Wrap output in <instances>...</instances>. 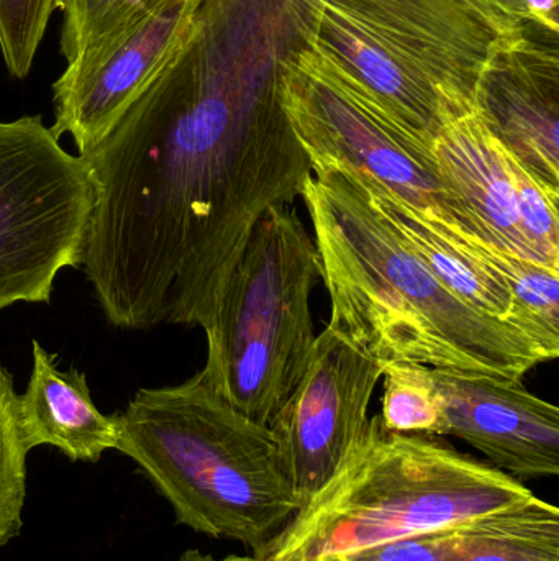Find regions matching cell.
Here are the masks:
<instances>
[{
	"label": "cell",
	"instance_id": "6da1fadb",
	"mask_svg": "<svg viewBox=\"0 0 559 561\" xmlns=\"http://www.w3.org/2000/svg\"><path fill=\"white\" fill-rule=\"evenodd\" d=\"M279 75L194 33L82 160L95 187L79 270L117 329L207 330L256 224L302 196L311 161Z\"/></svg>",
	"mask_w": 559,
	"mask_h": 561
},
{
	"label": "cell",
	"instance_id": "7a4b0ae2",
	"mask_svg": "<svg viewBox=\"0 0 559 561\" xmlns=\"http://www.w3.org/2000/svg\"><path fill=\"white\" fill-rule=\"evenodd\" d=\"M301 197L330 296V322L384 366L416 363L522 379L554 359L524 330L450 293L350 174L314 171Z\"/></svg>",
	"mask_w": 559,
	"mask_h": 561
},
{
	"label": "cell",
	"instance_id": "3957f363",
	"mask_svg": "<svg viewBox=\"0 0 559 561\" xmlns=\"http://www.w3.org/2000/svg\"><path fill=\"white\" fill-rule=\"evenodd\" d=\"M118 431L117 450L171 504L177 524L242 543L256 559L302 507L269 427L235 411L200 371L138 389Z\"/></svg>",
	"mask_w": 559,
	"mask_h": 561
},
{
	"label": "cell",
	"instance_id": "277c9868",
	"mask_svg": "<svg viewBox=\"0 0 559 561\" xmlns=\"http://www.w3.org/2000/svg\"><path fill=\"white\" fill-rule=\"evenodd\" d=\"M534 497L521 480L492 465L430 435L397 434L376 415L340 470L258 560L347 556L449 529Z\"/></svg>",
	"mask_w": 559,
	"mask_h": 561
},
{
	"label": "cell",
	"instance_id": "5b68a950",
	"mask_svg": "<svg viewBox=\"0 0 559 561\" xmlns=\"http://www.w3.org/2000/svg\"><path fill=\"white\" fill-rule=\"evenodd\" d=\"M321 259L298 210L272 207L256 224L206 330L207 385L268 427L301 381L315 335L311 297Z\"/></svg>",
	"mask_w": 559,
	"mask_h": 561
},
{
	"label": "cell",
	"instance_id": "8992f818",
	"mask_svg": "<svg viewBox=\"0 0 559 561\" xmlns=\"http://www.w3.org/2000/svg\"><path fill=\"white\" fill-rule=\"evenodd\" d=\"M302 42L350 69L410 130L443 125V92L475 101L496 35L456 0H286Z\"/></svg>",
	"mask_w": 559,
	"mask_h": 561
},
{
	"label": "cell",
	"instance_id": "52a82bcc",
	"mask_svg": "<svg viewBox=\"0 0 559 561\" xmlns=\"http://www.w3.org/2000/svg\"><path fill=\"white\" fill-rule=\"evenodd\" d=\"M279 99L312 173L338 170L370 181L429 219L473 237L432 145L393 114L337 59L302 42L279 72Z\"/></svg>",
	"mask_w": 559,
	"mask_h": 561
},
{
	"label": "cell",
	"instance_id": "ba28073f",
	"mask_svg": "<svg viewBox=\"0 0 559 561\" xmlns=\"http://www.w3.org/2000/svg\"><path fill=\"white\" fill-rule=\"evenodd\" d=\"M94 203L88 164L42 115L0 122V312L48 304L59 273L79 270Z\"/></svg>",
	"mask_w": 559,
	"mask_h": 561
},
{
	"label": "cell",
	"instance_id": "9c48e42d",
	"mask_svg": "<svg viewBox=\"0 0 559 561\" xmlns=\"http://www.w3.org/2000/svg\"><path fill=\"white\" fill-rule=\"evenodd\" d=\"M384 368L334 322L315 339L301 381L268 425L302 506L366 434L368 411Z\"/></svg>",
	"mask_w": 559,
	"mask_h": 561
},
{
	"label": "cell",
	"instance_id": "30bf717a",
	"mask_svg": "<svg viewBox=\"0 0 559 561\" xmlns=\"http://www.w3.org/2000/svg\"><path fill=\"white\" fill-rule=\"evenodd\" d=\"M200 0H140L53 84L56 138L91 153L193 35Z\"/></svg>",
	"mask_w": 559,
	"mask_h": 561
},
{
	"label": "cell",
	"instance_id": "8fae6325",
	"mask_svg": "<svg viewBox=\"0 0 559 561\" xmlns=\"http://www.w3.org/2000/svg\"><path fill=\"white\" fill-rule=\"evenodd\" d=\"M442 437L459 438L514 478H557L559 411L522 379L432 368Z\"/></svg>",
	"mask_w": 559,
	"mask_h": 561
},
{
	"label": "cell",
	"instance_id": "7c38bea8",
	"mask_svg": "<svg viewBox=\"0 0 559 561\" xmlns=\"http://www.w3.org/2000/svg\"><path fill=\"white\" fill-rule=\"evenodd\" d=\"M528 28L496 38L475 104L496 140L538 183L559 193L558 46L534 38Z\"/></svg>",
	"mask_w": 559,
	"mask_h": 561
},
{
	"label": "cell",
	"instance_id": "4fadbf2b",
	"mask_svg": "<svg viewBox=\"0 0 559 561\" xmlns=\"http://www.w3.org/2000/svg\"><path fill=\"white\" fill-rule=\"evenodd\" d=\"M432 151L446 186L471 222L473 237L547 266L522 226L504 147L486 127L475 101L456 98L446 104Z\"/></svg>",
	"mask_w": 559,
	"mask_h": 561
},
{
	"label": "cell",
	"instance_id": "5bb4252c",
	"mask_svg": "<svg viewBox=\"0 0 559 561\" xmlns=\"http://www.w3.org/2000/svg\"><path fill=\"white\" fill-rule=\"evenodd\" d=\"M345 173V171H343ZM350 174V173H347ZM351 176V174H350ZM353 178L374 209L393 227L399 239L419 256L450 293L473 309L491 319L512 323L537 340L554 359L558 358L559 345L551 343L522 310L512 287L498 273L479 262L459 237L435 220L423 216L409 204L377 187L370 181Z\"/></svg>",
	"mask_w": 559,
	"mask_h": 561
},
{
	"label": "cell",
	"instance_id": "9a60e30c",
	"mask_svg": "<svg viewBox=\"0 0 559 561\" xmlns=\"http://www.w3.org/2000/svg\"><path fill=\"white\" fill-rule=\"evenodd\" d=\"M33 368L19 394V421L30 451L49 445L71 461L97 463L117 450L118 414L105 415L92 401L84 373L59 369L56 356L33 340Z\"/></svg>",
	"mask_w": 559,
	"mask_h": 561
},
{
	"label": "cell",
	"instance_id": "2e32d148",
	"mask_svg": "<svg viewBox=\"0 0 559 561\" xmlns=\"http://www.w3.org/2000/svg\"><path fill=\"white\" fill-rule=\"evenodd\" d=\"M443 561H559V510L535 496L439 530Z\"/></svg>",
	"mask_w": 559,
	"mask_h": 561
},
{
	"label": "cell",
	"instance_id": "e0dca14e",
	"mask_svg": "<svg viewBox=\"0 0 559 561\" xmlns=\"http://www.w3.org/2000/svg\"><path fill=\"white\" fill-rule=\"evenodd\" d=\"M384 427L397 434L442 437V402L432 368L416 363H389L384 368Z\"/></svg>",
	"mask_w": 559,
	"mask_h": 561
},
{
	"label": "cell",
	"instance_id": "ac0fdd59",
	"mask_svg": "<svg viewBox=\"0 0 559 561\" xmlns=\"http://www.w3.org/2000/svg\"><path fill=\"white\" fill-rule=\"evenodd\" d=\"M28 454L20 431L13 376L0 363V549L19 536L22 527Z\"/></svg>",
	"mask_w": 559,
	"mask_h": 561
},
{
	"label": "cell",
	"instance_id": "d6986e66",
	"mask_svg": "<svg viewBox=\"0 0 559 561\" xmlns=\"http://www.w3.org/2000/svg\"><path fill=\"white\" fill-rule=\"evenodd\" d=\"M55 10V0H0V51L10 76L25 79Z\"/></svg>",
	"mask_w": 559,
	"mask_h": 561
},
{
	"label": "cell",
	"instance_id": "ffe728a7",
	"mask_svg": "<svg viewBox=\"0 0 559 561\" xmlns=\"http://www.w3.org/2000/svg\"><path fill=\"white\" fill-rule=\"evenodd\" d=\"M140 0H55V9L61 10L62 58L71 62L89 46L117 28Z\"/></svg>",
	"mask_w": 559,
	"mask_h": 561
},
{
	"label": "cell",
	"instance_id": "44dd1931",
	"mask_svg": "<svg viewBox=\"0 0 559 561\" xmlns=\"http://www.w3.org/2000/svg\"><path fill=\"white\" fill-rule=\"evenodd\" d=\"M498 36L524 32L531 25L527 0H456Z\"/></svg>",
	"mask_w": 559,
	"mask_h": 561
},
{
	"label": "cell",
	"instance_id": "7402d4cb",
	"mask_svg": "<svg viewBox=\"0 0 559 561\" xmlns=\"http://www.w3.org/2000/svg\"><path fill=\"white\" fill-rule=\"evenodd\" d=\"M531 25L558 36L559 0H527Z\"/></svg>",
	"mask_w": 559,
	"mask_h": 561
},
{
	"label": "cell",
	"instance_id": "603a6c76",
	"mask_svg": "<svg viewBox=\"0 0 559 561\" xmlns=\"http://www.w3.org/2000/svg\"><path fill=\"white\" fill-rule=\"evenodd\" d=\"M179 561H261L255 559V557H238V556H230L225 557V559L217 560L210 556H203L199 550H189V552L183 553Z\"/></svg>",
	"mask_w": 559,
	"mask_h": 561
}]
</instances>
